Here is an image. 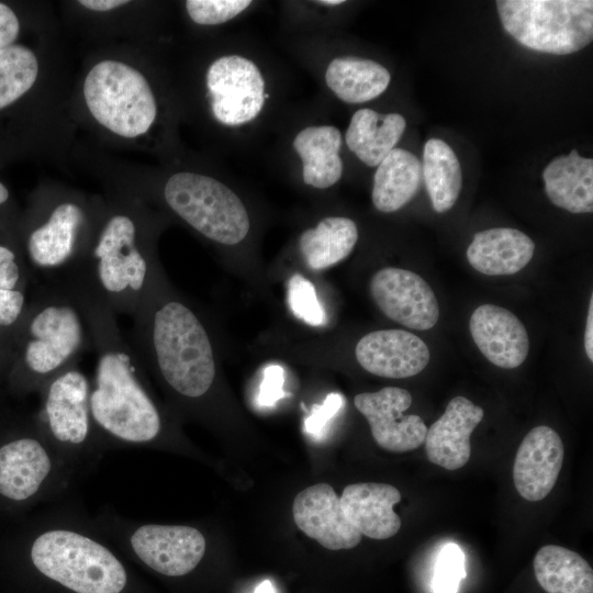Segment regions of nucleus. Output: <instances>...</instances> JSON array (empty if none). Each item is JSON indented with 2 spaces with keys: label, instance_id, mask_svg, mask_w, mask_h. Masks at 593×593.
Wrapping results in <instances>:
<instances>
[{
  "label": "nucleus",
  "instance_id": "5701e85b",
  "mask_svg": "<svg viewBox=\"0 0 593 593\" xmlns=\"http://www.w3.org/2000/svg\"><path fill=\"white\" fill-rule=\"evenodd\" d=\"M534 251L535 243L525 233L494 227L474 234L466 255L474 270L488 276H507L526 267Z\"/></svg>",
  "mask_w": 593,
  "mask_h": 593
},
{
  "label": "nucleus",
  "instance_id": "412c9836",
  "mask_svg": "<svg viewBox=\"0 0 593 593\" xmlns=\"http://www.w3.org/2000/svg\"><path fill=\"white\" fill-rule=\"evenodd\" d=\"M400 491L388 483L363 482L347 485L339 497L345 517L361 534L372 539L396 535L402 522L393 507Z\"/></svg>",
  "mask_w": 593,
  "mask_h": 593
},
{
  "label": "nucleus",
  "instance_id": "4be33fe9",
  "mask_svg": "<svg viewBox=\"0 0 593 593\" xmlns=\"http://www.w3.org/2000/svg\"><path fill=\"white\" fill-rule=\"evenodd\" d=\"M342 145L343 136L335 125L313 123L294 133L291 147L298 158L299 172L305 186L324 190L342 179Z\"/></svg>",
  "mask_w": 593,
  "mask_h": 593
},
{
  "label": "nucleus",
  "instance_id": "2f4dec72",
  "mask_svg": "<svg viewBox=\"0 0 593 593\" xmlns=\"http://www.w3.org/2000/svg\"><path fill=\"white\" fill-rule=\"evenodd\" d=\"M288 305L295 317L311 326L326 324V313L321 305L314 284L300 273L288 282Z\"/></svg>",
  "mask_w": 593,
  "mask_h": 593
},
{
  "label": "nucleus",
  "instance_id": "c85d7f7f",
  "mask_svg": "<svg viewBox=\"0 0 593 593\" xmlns=\"http://www.w3.org/2000/svg\"><path fill=\"white\" fill-rule=\"evenodd\" d=\"M534 573L547 593H593V570L579 553L558 545L541 547Z\"/></svg>",
  "mask_w": 593,
  "mask_h": 593
},
{
  "label": "nucleus",
  "instance_id": "9b49d317",
  "mask_svg": "<svg viewBox=\"0 0 593 593\" xmlns=\"http://www.w3.org/2000/svg\"><path fill=\"white\" fill-rule=\"evenodd\" d=\"M42 406L37 430L74 466L101 451L89 406L90 381L72 367L40 390Z\"/></svg>",
  "mask_w": 593,
  "mask_h": 593
},
{
  "label": "nucleus",
  "instance_id": "f257e3e1",
  "mask_svg": "<svg viewBox=\"0 0 593 593\" xmlns=\"http://www.w3.org/2000/svg\"><path fill=\"white\" fill-rule=\"evenodd\" d=\"M79 306L96 353L89 406L100 449L156 445L165 421L145 382L142 361L123 337L116 315L78 287L60 284Z\"/></svg>",
  "mask_w": 593,
  "mask_h": 593
},
{
  "label": "nucleus",
  "instance_id": "79ce46f5",
  "mask_svg": "<svg viewBox=\"0 0 593 593\" xmlns=\"http://www.w3.org/2000/svg\"><path fill=\"white\" fill-rule=\"evenodd\" d=\"M254 593H276V591L270 580H264L256 586Z\"/></svg>",
  "mask_w": 593,
  "mask_h": 593
},
{
  "label": "nucleus",
  "instance_id": "39448f33",
  "mask_svg": "<svg viewBox=\"0 0 593 593\" xmlns=\"http://www.w3.org/2000/svg\"><path fill=\"white\" fill-rule=\"evenodd\" d=\"M91 345L85 317L69 293L53 283L27 311L19 353L20 376L29 389L42 387L76 367Z\"/></svg>",
  "mask_w": 593,
  "mask_h": 593
},
{
  "label": "nucleus",
  "instance_id": "ea45409f",
  "mask_svg": "<svg viewBox=\"0 0 593 593\" xmlns=\"http://www.w3.org/2000/svg\"><path fill=\"white\" fill-rule=\"evenodd\" d=\"M79 3L89 10L103 12V11H110L121 5H124L128 3V1L126 0H80Z\"/></svg>",
  "mask_w": 593,
  "mask_h": 593
},
{
  "label": "nucleus",
  "instance_id": "b1692460",
  "mask_svg": "<svg viewBox=\"0 0 593 593\" xmlns=\"http://www.w3.org/2000/svg\"><path fill=\"white\" fill-rule=\"evenodd\" d=\"M323 81L338 100L360 104L381 96L390 85L391 75L373 59L343 55L326 64Z\"/></svg>",
  "mask_w": 593,
  "mask_h": 593
},
{
  "label": "nucleus",
  "instance_id": "a19ab883",
  "mask_svg": "<svg viewBox=\"0 0 593 593\" xmlns=\"http://www.w3.org/2000/svg\"><path fill=\"white\" fill-rule=\"evenodd\" d=\"M584 348L590 361H593V296L590 298V305L586 316L584 333Z\"/></svg>",
  "mask_w": 593,
  "mask_h": 593
},
{
  "label": "nucleus",
  "instance_id": "c756f323",
  "mask_svg": "<svg viewBox=\"0 0 593 593\" xmlns=\"http://www.w3.org/2000/svg\"><path fill=\"white\" fill-rule=\"evenodd\" d=\"M422 178L433 209L438 213L450 210L461 191L462 172L452 148L439 138H429L423 150Z\"/></svg>",
  "mask_w": 593,
  "mask_h": 593
},
{
  "label": "nucleus",
  "instance_id": "7ed1b4c3",
  "mask_svg": "<svg viewBox=\"0 0 593 593\" xmlns=\"http://www.w3.org/2000/svg\"><path fill=\"white\" fill-rule=\"evenodd\" d=\"M57 278V283L90 292L116 316H133L158 282L150 249L141 237L138 221L128 212L110 214Z\"/></svg>",
  "mask_w": 593,
  "mask_h": 593
},
{
  "label": "nucleus",
  "instance_id": "f03ea898",
  "mask_svg": "<svg viewBox=\"0 0 593 593\" xmlns=\"http://www.w3.org/2000/svg\"><path fill=\"white\" fill-rule=\"evenodd\" d=\"M132 346L172 393L199 401L213 387L216 363L199 316L182 301L163 298L158 282L135 314Z\"/></svg>",
  "mask_w": 593,
  "mask_h": 593
},
{
  "label": "nucleus",
  "instance_id": "a211bd4d",
  "mask_svg": "<svg viewBox=\"0 0 593 593\" xmlns=\"http://www.w3.org/2000/svg\"><path fill=\"white\" fill-rule=\"evenodd\" d=\"M563 444L549 426L534 427L518 446L513 481L518 494L530 502L545 499L556 484L563 462Z\"/></svg>",
  "mask_w": 593,
  "mask_h": 593
},
{
  "label": "nucleus",
  "instance_id": "e433bc0d",
  "mask_svg": "<svg viewBox=\"0 0 593 593\" xmlns=\"http://www.w3.org/2000/svg\"><path fill=\"white\" fill-rule=\"evenodd\" d=\"M24 310V294L20 290L0 289V327L16 324Z\"/></svg>",
  "mask_w": 593,
  "mask_h": 593
},
{
  "label": "nucleus",
  "instance_id": "f3484780",
  "mask_svg": "<svg viewBox=\"0 0 593 593\" xmlns=\"http://www.w3.org/2000/svg\"><path fill=\"white\" fill-rule=\"evenodd\" d=\"M355 355L358 363L378 377L402 379L418 374L429 362L427 345L403 329L373 331L359 339Z\"/></svg>",
  "mask_w": 593,
  "mask_h": 593
},
{
  "label": "nucleus",
  "instance_id": "20e7f679",
  "mask_svg": "<svg viewBox=\"0 0 593 593\" xmlns=\"http://www.w3.org/2000/svg\"><path fill=\"white\" fill-rule=\"evenodd\" d=\"M29 559L47 581L70 593H123L127 570L100 533L71 522H48L32 538Z\"/></svg>",
  "mask_w": 593,
  "mask_h": 593
},
{
  "label": "nucleus",
  "instance_id": "a878e982",
  "mask_svg": "<svg viewBox=\"0 0 593 593\" xmlns=\"http://www.w3.org/2000/svg\"><path fill=\"white\" fill-rule=\"evenodd\" d=\"M405 127V119L400 113L359 109L349 121L345 143L361 163L377 167L396 147Z\"/></svg>",
  "mask_w": 593,
  "mask_h": 593
},
{
  "label": "nucleus",
  "instance_id": "393cba45",
  "mask_svg": "<svg viewBox=\"0 0 593 593\" xmlns=\"http://www.w3.org/2000/svg\"><path fill=\"white\" fill-rule=\"evenodd\" d=\"M545 192L558 208L571 213L593 211V159L575 149L553 158L542 171Z\"/></svg>",
  "mask_w": 593,
  "mask_h": 593
},
{
  "label": "nucleus",
  "instance_id": "cd10ccee",
  "mask_svg": "<svg viewBox=\"0 0 593 593\" xmlns=\"http://www.w3.org/2000/svg\"><path fill=\"white\" fill-rule=\"evenodd\" d=\"M358 236L357 225L351 219L326 216L301 233L298 246L306 266L322 270L348 257Z\"/></svg>",
  "mask_w": 593,
  "mask_h": 593
},
{
  "label": "nucleus",
  "instance_id": "bb28decb",
  "mask_svg": "<svg viewBox=\"0 0 593 593\" xmlns=\"http://www.w3.org/2000/svg\"><path fill=\"white\" fill-rule=\"evenodd\" d=\"M422 181V164L411 152L395 147L377 166L371 199L383 213L402 209L417 193Z\"/></svg>",
  "mask_w": 593,
  "mask_h": 593
},
{
  "label": "nucleus",
  "instance_id": "9d476101",
  "mask_svg": "<svg viewBox=\"0 0 593 593\" xmlns=\"http://www.w3.org/2000/svg\"><path fill=\"white\" fill-rule=\"evenodd\" d=\"M96 528L148 569L165 577L189 574L206 552V538L188 525L139 524L102 515Z\"/></svg>",
  "mask_w": 593,
  "mask_h": 593
},
{
  "label": "nucleus",
  "instance_id": "473e14b6",
  "mask_svg": "<svg viewBox=\"0 0 593 593\" xmlns=\"http://www.w3.org/2000/svg\"><path fill=\"white\" fill-rule=\"evenodd\" d=\"M253 4L250 0H188L184 7L195 24L215 26L236 19Z\"/></svg>",
  "mask_w": 593,
  "mask_h": 593
},
{
  "label": "nucleus",
  "instance_id": "7c9ffc66",
  "mask_svg": "<svg viewBox=\"0 0 593 593\" xmlns=\"http://www.w3.org/2000/svg\"><path fill=\"white\" fill-rule=\"evenodd\" d=\"M37 74V58L30 48L22 45L0 48V110L27 92Z\"/></svg>",
  "mask_w": 593,
  "mask_h": 593
},
{
  "label": "nucleus",
  "instance_id": "2eb2a0df",
  "mask_svg": "<svg viewBox=\"0 0 593 593\" xmlns=\"http://www.w3.org/2000/svg\"><path fill=\"white\" fill-rule=\"evenodd\" d=\"M354 404L367 418L379 447L392 452H406L424 444L427 427L422 417L403 415L412 404L407 390L385 387L377 392L359 393Z\"/></svg>",
  "mask_w": 593,
  "mask_h": 593
},
{
  "label": "nucleus",
  "instance_id": "dca6fc26",
  "mask_svg": "<svg viewBox=\"0 0 593 593\" xmlns=\"http://www.w3.org/2000/svg\"><path fill=\"white\" fill-rule=\"evenodd\" d=\"M292 514L296 526L326 549H351L361 541L362 535L345 517L339 497L327 483L301 491L293 501Z\"/></svg>",
  "mask_w": 593,
  "mask_h": 593
},
{
  "label": "nucleus",
  "instance_id": "6ab92c4d",
  "mask_svg": "<svg viewBox=\"0 0 593 593\" xmlns=\"http://www.w3.org/2000/svg\"><path fill=\"white\" fill-rule=\"evenodd\" d=\"M469 329L483 356L500 368H517L528 355L529 339L525 326L514 313L502 306H478L471 314Z\"/></svg>",
  "mask_w": 593,
  "mask_h": 593
},
{
  "label": "nucleus",
  "instance_id": "ddd939ff",
  "mask_svg": "<svg viewBox=\"0 0 593 593\" xmlns=\"http://www.w3.org/2000/svg\"><path fill=\"white\" fill-rule=\"evenodd\" d=\"M369 291L387 317L407 328L426 331L438 321L439 306L434 291L413 271L382 268L372 276Z\"/></svg>",
  "mask_w": 593,
  "mask_h": 593
},
{
  "label": "nucleus",
  "instance_id": "c9c22d12",
  "mask_svg": "<svg viewBox=\"0 0 593 593\" xmlns=\"http://www.w3.org/2000/svg\"><path fill=\"white\" fill-rule=\"evenodd\" d=\"M283 383V368L279 365H268L262 371L258 403L261 406H271L284 398Z\"/></svg>",
  "mask_w": 593,
  "mask_h": 593
},
{
  "label": "nucleus",
  "instance_id": "4c0bfd02",
  "mask_svg": "<svg viewBox=\"0 0 593 593\" xmlns=\"http://www.w3.org/2000/svg\"><path fill=\"white\" fill-rule=\"evenodd\" d=\"M21 278V267L15 253L0 245V289L15 290Z\"/></svg>",
  "mask_w": 593,
  "mask_h": 593
},
{
  "label": "nucleus",
  "instance_id": "72a5a7b5",
  "mask_svg": "<svg viewBox=\"0 0 593 593\" xmlns=\"http://www.w3.org/2000/svg\"><path fill=\"white\" fill-rule=\"evenodd\" d=\"M467 577L466 558L461 548L446 544L437 558L432 580L434 593H458L460 582Z\"/></svg>",
  "mask_w": 593,
  "mask_h": 593
},
{
  "label": "nucleus",
  "instance_id": "aec40b11",
  "mask_svg": "<svg viewBox=\"0 0 593 593\" xmlns=\"http://www.w3.org/2000/svg\"><path fill=\"white\" fill-rule=\"evenodd\" d=\"M484 412L465 396L449 401L444 414L427 428L425 449L434 465L457 470L470 459V436L483 419Z\"/></svg>",
  "mask_w": 593,
  "mask_h": 593
},
{
  "label": "nucleus",
  "instance_id": "1a4fd4ad",
  "mask_svg": "<svg viewBox=\"0 0 593 593\" xmlns=\"http://www.w3.org/2000/svg\"><path fill=\"white\" fill-rule=\"evenodd\" d=\"M83 97L92 116L122 137L147 133L157 118L156 98L147 79L122 61L96 64L86 76Z\"/></svg>",
  "mask_w": 593,
  "mask_h": 593
},
{
  "label": "nucleus",
  "instance_id": "0eeeda50",
  "mask_svg": "<svg viewBox=\"0 0 593 593\" xmlns=\"http://www.w3.org/2000/svg\"><path fill=\"white\" fill-rule=\"evenodd\" d=\"M163 198L179 219L209 240L233 246L249 233L250 217L243 200L215 177L175 172L164 184Z\"/></svg>",
  "mask_w": 593,
  "mask_h": 593
},
{
  "label": "nucleus",
  "instance_id": "f8f14e48",
  "mask_svg": "<svg viewBox=\"0 0 593 593\" xmlns=\"http://www.w3.org/2000/svg\"><path fill=\"white\" fill-rule=\"evenodd\" d=\"M75 466L37 430L0 446V496L12 502L47 496L69 480Z\"/></svg>",
  "mask_w": 593,
  "mask_h": 593
},
{
  "label": "nucleus",
  "instance_id": "4468645a",
  "mask_svg": "<svg viewBox=\"0 0 593 593\" xmlns=\"http://www.w3.org/2000/svg\"><path fill=\"white\" fill-rule=\"evenodd\" d=\"M86 226L87 213L80 204L68 200L56 203L29 233L30 261L40 270L60 273L86 247Z\"/></svg>",
  "mask_w": 593,
  "mask_h": 593
},
{
  "label": "nucleus",
  "instance_id": "37998d69",
  "mask_svg": "<svg viewBox=\"0 0 593 593\" xmlns=\"http://www.w3.org/2000/svg\"><path fill=\"white\" fill-rule=\"evenodd\" d=\"M9 198L8 189L0 182V205L3 204Z\"/></svg>",
  "mask_w": 593,
  "mask_h": 593
},
{
  "label": "nucleus",
  "instance_id": "58836bf2",
  "mask_svg": "<svg viewBox=\"0 0 593 593\" xmlns=\"http://www.w3.org/2000/svg\"><path fill=\"white\" fill-rule=\"evenodd\" d=\"M20 31L19 19L10 7L0 2V48L10 46Z\"/></svg>",
  "mask_w": 593,
  "mask_h": 593
},
{
  "label": "nucleus",
  "instance_id": "6e6552de",
  "mask_svg": "<svg viewBox=\"0 0 593 593\" xmlns=\"http://www.w3.org/2000/svg\"><path fill=\"white\" fill-rule=\"evenodd\" d=\"M504 30L526 48L568 55L593 38L591 0H499Z\"/></svg>",
  "mask_w": 593,
  "mask_h": 593
},
{
  "label": "nucleus",
  "instance_id": "f704fd0d",
  "mask_svg": "<svg viewBox=\"0 0 593 593\" xmlns=\"http://www.w3.org/2000/svg\"><path fill=\"white\" fill-rule=\"evenodd\" d=\"M343 404L344 399L339 393L327 394L322 404L313 406L311 414L304 421V430L311 436H322L327 423Z\"/></svg>",
  "mask_w": 593,
  "mask_h": 593
},
{
  "label": "nucleus",
  "instance_id": "423d86ee",
  "mask_svg": "<svg viewBox=\"0 0 593 593\" xmlns=\"http://www.w3.org/2000/svg\"><path fill=\"white\" fill-rule=\"evenodd\" d=\"M213 121L233 134L251 130L270 110L273 85L261 60L235 49L215 57L204 75Z\"/></svg>",
  "mask_w": 593,
  "mask_h": 593
}]
</instances>
